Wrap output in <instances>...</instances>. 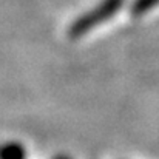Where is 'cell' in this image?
<instances>
[{
	"mask_svg": "<svg viewBox=\"0 0 159 159\" xmlns=\"http://www.w3.org/2000/svg\"><path fill=\"white\" fill-rule=\"evenodd\" d=\"M122 5H124V0H102V2H99L96 6H93L90 11L84 12L82 16H79L71 23V26L68 30L70 37L79 39V37L85 36L87 33L93 31L96 26L110 20L114 14H117V11L122 8Z\"/></svg>",
	"mask_w": 159,
	"mask_h": 159,
	"instance_id": "obj_1",
	"label": "cell"
},
{
	"mask_svg": "<svg viewBox=\"0 0 159 159\" xmlns=\"http://www.w3.org/2000/svg\"><path fill=\"white\" fill-rule=\"evenodd\" d=\"M0 159H26V150L20 142H6L0 145Z\"/></svg>",
	"mask_w": 159,
	"mask_h": 159,
	"instance_id": "obj_2",
	"label": "cell"
},
{
	"mask_svg": "<svg viewBox=\"0 0 159 159\" xmlns=\"http://www.w3.org/2000/svg\"><path fill=\"white\" fill-rule=\"evenodd\" d=\"M159 5V0H134L131 3V16L134 17H142L145 14H148L153 8H156Z\"/></svg>",
	"mask_w": 159,
	"mask_h": 159,
	"instance_id": "obj_3",
	"label": "cell"
},
{
	"mask_svg": "<svg viewBox=\"0 0 159 159\" xmlns=\"http://www.w3.org/2000/svg\"><path fill=\"white\" fill-rule=\"evenodd\" d=\"M54 159H71L70 156H63V155H60V156H56Z\"/></svg>",
	"mask_w": 159,
	"mask_h": 159,
	"instance_id": "obj_4",
	"label": "cell"
}]
</instances>
